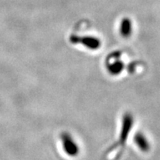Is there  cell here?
I'll return each instance as SVG.
<instances>
[{
	"label": "cell",
	"mask_w": 160,
	"mask_h": 160,
	"mask_svg": "<svg viewBox=\"0 0 160 160\" xmlns=\"http://www.w3.org/2000/svg\"><path fill=\"white\" fill-rule=\"evenodd\" d=\"M61 140L65 154H67L68 155L71 156V157L78 155L79 153V147L70 134H68V133L61 134Z\"/></svg>",
	"instance_id": "obj_1"
},
{
	"label": "cell",
	"mask_w": 160,
	"mask_h": 160,
	"mask_svg": "<svg viewBox=\"0 0 160 160\" xmlns=\"http://www.w3.org/2000/svg\"><path fill=\"white\" fill-rule=\"evenodd\" d=\"M133 119L132 115L130 114H127L124 117V122H123V127H122V131L120 136V145H123L125 141L127 140V137L128 136L130 130L132 126Z\"/></svg>",
	"instance_id": "obj_2"
},
{
	"label": "cell",
	"mask_w": 160,
	"mask_h": 160,
	"mask_svg": "<svg viewBox=\"0 0 160 160\" xmlns=\"http://www.w3.org/2000/svg\"><path fill=\"white\" fill-rule=\"evenodd\" d=\"M134 141L140 150L143 152H148L150 149V145L147 138L143 133L138 132L134 137Z\"/></svg>",
	"instance_id": "obj_3"
},
{
	"label": "cell",
	"mask_w": 160,
	"mask_h": 160,
	"mask_svg": "<svg viewBox=\"0 0 160 160\" xmlns=\"http://www.w3.org/2000/svg\"><path fill=\"white\" fill-rule=\"evenodd\" d=\"M120 34L124 37V38H128L130 37L132 32V21L129 18H124L120 22L119 25Z\"/></svg>",
	"instance_id": "obj_4"
},
{
	"label": "cell",
	"mask_w": 160,
	"mask_h": 160,
	"mask_svg": "<svg viewBox=\"0 0 160 160\" xmlns=\"http://www.w3.org/2000/svg\"><path fill=\"white\" fill-rule=\"evenodd\" d=\"M80 42H82L86 48L92 49V50H97L101 46V41H100V39L95 38V37H92V36H88V37L82 38L81 40H80Z\"/></svg>",
	"instance_id": "obj_5"
},
{
	"label": "cell",
	"mask_w": 160,
	"mask_h": 160,
	"mask_svg": "<svg viewBox=\"0 0 160 160\" xmlns=\"http://www.w3.org/2000/svg\"><path fill=\"white\" fill-rule=\"evenodd\" d=\"M108 71L110 72V74L112 75H118L120 74V72L122 71L124 68V65L122 62L119 61H109V64H107Z\"/></svg>",
	"instance_id": "obj_6"
}]
</instances>
